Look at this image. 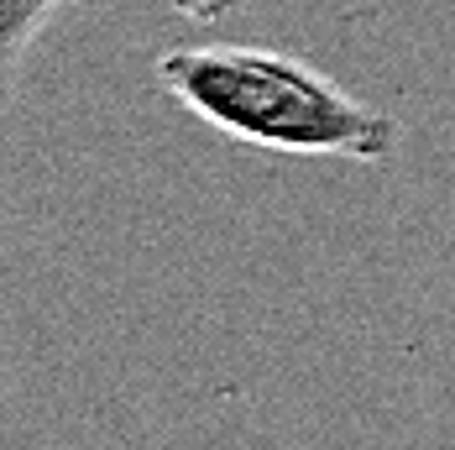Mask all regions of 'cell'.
<instances>
[{"label": "cell", "mask_w": 455, "mask_h": 450, "mask_svg": "<svg viewBox=\"0 0 455 450\" xmlns=\"http://www.w3.org/2000/svg\"><path fill=\"white\" fill-rule=\"evenodd\" d=\"M58 5H68V0H5V84L21 74V52H27V43H32V32L43 27L47 16L58 11Z\"/></svg>", "instance_id": "7a4b0ae2"}, {"label": "cell", "mask_w": 455, "mask_h": 450, "mask_svg": "<svg viewBox=\"0 0 455 450\" xmlns=\"http://www.w3.org/2000/svg\"><path fill=\"white\" fill-rule=\"evenodd\" d=\"M157 84L204 126L262 152L382 163L398 147L387 110L273 47H173L157 58Z\"/></svg>", "instance_id": "6da1fadb"}, {"label": "cell", "mask_w": 455, "mask_h": 450, "mask_svg": "<svg viewBox=\"0 0 455 450\" xmlns=\"http://www.w3.org/2000/svg\"><path fill=\"white\" fill-rule=\"evenodd\" d=\"M168 5H179L183 16H194V21H220L226 11L246 5V0H168Z\"/></svg>", "instance_id": "3957f363"}]
</instances>
